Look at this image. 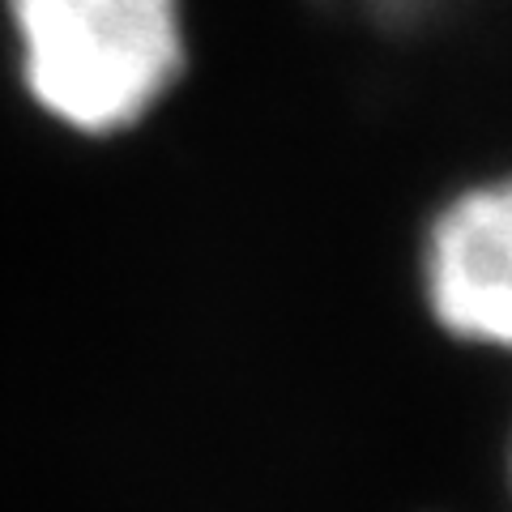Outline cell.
Returning a JSON list of instances; mask_svg holds the SVG:
<instances>
[{
	"instance_id": "1",
	"label": "cell",
	"mask_w": 512,
	"mask_h": 512,
	"mask_svg": "<svg viewBox=\"0 0 512 512\" xmlns=\"http://www.w3.org/2000/svg\"><path fill=\"white\" fill-rule=\"evenodd\" d=\"M9 13L30 94L82 133L128 128L180 73V0H9Z\"/></svg>"
},
{
	"instance_id": "2",
	"label": "cell",
	"mask_w": 512,
	"mask_h": 512,
	"mask_svg": "<svg viewBox=\"0 0 512 512\" xmlns=\"http://www.w3.org/2000/svg\"><path fill=\"white\" fill-rule=\"evenodd\" d=\"M423 282L448 333L512 350V180L444 205L427 235Z\"/></svg>"
}]
</instances>
